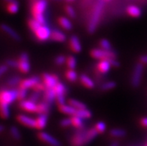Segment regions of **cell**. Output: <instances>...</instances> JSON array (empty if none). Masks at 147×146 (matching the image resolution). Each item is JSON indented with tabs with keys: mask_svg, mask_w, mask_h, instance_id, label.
Instances as JSON below:
<instances>
[{
	"mask_svg": "<svg viewBox=\"0 0 147 146\" xmlns=\"http://www.w3.org/2000/svg\"><path fill=\"white\" fill-rule=\"evenodd\" d=\"M18 100V89H5L0 90V116L2 118L10 117V105Z\"/></svg>",
	"mask_w": 147,
	"mask_h": 146,
	"instance_id": "6da1fadb",
	"label": "cell"
},
{
	"mask_svg": "<svg viewBox=\"0 0 147 146\" xmlns=\"http://www.w3.org/2000/svg\"><path fill=\"white\" fill-rule=\"evenodd\" d=\"M98 134L99 133L95 128L77 129V131L70 139V144L72 146H84L93 141Z\"/></svg>",
	"mask_w": 147,
	"mask_h": 146,
	"instance_id": "7a4b0ae2",
	"label": "cell"
},
{
	"mask_svg": "<svg viewBox=\"0 0 147 146\" xmlns=\"http://www.w3.org/2000/svg\"><path fill=\"white\" fill-rule=\"evenodd\" d=\"M48 7L47 0H35L32 5L31 11L33 18L37 20L41 24L46 25L47 19L45 17L44 13Z\"/></svg>",
	"mask_w": 147,
	"mask_h": 146,
	"instance_id": "3957f363",
	"label": "cell"
},
{
	"mask_svg": "<svg viewBox=\"0 0 147 146\" xmlns=\"http://www.w3.org/2000/svg\"><path fill=\"white\" fill-rule=\"evenodd\" d=\"M104 0H99V2L95 5L91 17H90L89 22H88V31L90 34H93L97 29L103 8H104Z\"/></svg>",
	"mask_w": 147,
	"mask_h": 146,
	"instance_id": "277c9868",
	"label": "cell"
},
{
	"mask_svg": "<svg viewBox=\"0 0 147 146\" xmlns=\"http://www.w3.org/2000/svg\"><path fill=\"white\" fill-rule=\"evenodd\" d=\"M90 55L96 60H111L117 57V54L112 50H105L103 48H93L90 52Z\"/></svg>",
	"mask_w": 147,
	"mask_h": 146,
	"instance_id": "5b68a950",
	"label": "cell"
},
{
	"mask_svg": "<svg viewBox=\"0 0 147 146\" xmlns=\"http://www.w3.org/2000/svg\"><path fill=\"white\" fill-rule=\"evenodd\" d=\"M144 73V64L142 63H138L134 66V70L131 75V85L133 87H138L140 86L142 80V76Z\"/></svg>",
	"mask_w": 147,
	"mask_h": 146,
	"instance_id": "8992f818",
	"label": "cell"
},
{
	"mask_svg": "<svg viewBox=\"0 0 147 146\" xmlns=\"http://www.w3.org/2000/svg\"><path fill=\"white\" fill-rule=\"evenodd\" d=\"M54 90L55 92L56 101L58 102V105H63L66 104V95L67 93V88L65 84L61 82H59L55 87Z\"/></svg>",
	"mask_w": 147,
	"mask_h": 146,
	"instance_id": "52a82bcc",
	"label": "cell"
},
{
	"mask_svg": "<svg viewBox=\"0 0 147 146\" xmlns=\"http://www.w3.org/2000/svg\"><path fill=\"white\" fill-rule=\"evenodd\" d=\"M18 69L22 73H28L31 69V64L29 62V57L27 52H22L18 58Z\"/></svg>",
	"mask_w": 147,
	"mask_h": 146,
	"instance_id": "ba28073f",
	"label": "cell"
},
{
	"mask_svg": "<svg viewBox=\"0 0 147 146\" xmlns=\"http://www.w3.org/2000/svg\"><path fill=\"white\" fill-rule=\"evenodd\" d=\"M35 37L40 42H45L50 39L52 30L47 25H42L37 31L34 32Z\"/></svg>",
	"mask_w": 147,
	"mask_h": 146,
	"instance_id": "9c48e42d",
	"label": "cell"
},
{
	"mask_svg": "<svg viewBox=\"0 0 147 146\" xmlns=\"http://www.w3.org/2000/svg\"><path fill=\"white\" fill-rule=\"evenodd\" d=\"M37 137L42 142L47 143L50 146H61V143L58 139H57L55 137L50 135L49 133H47V132H39Z\"/></svg>",
	"mask_w": 147,
	"mask_h": 146,
	"instance_id": "30bf717a",
	"label": "cell"
},
{
	"mask_svg": "<svg viewBox=\"0 0 147 146\" xmlns=\"http://www.w3.org/2000/svg\"><path fill=\"white\" fill-rule=\"evenodd\" d=\"M42 79L47 88L48 89H54L58 83H59V78L56 75L49 74V73H44L42 75Z\"/></svg>",
	"mask_w": 147,
	"mask_h": 146,
	"instance_id": "8fae6325",
	"label": "cell"
},
{
	"mask_svg": "<svg viewBox=\"0 0 147 146\" xmlns=\"http://www.w3.org/2000/svg\"><path fill=\"white\" fill-rule=\"evenodd\" d=\"M19 106L22 110L28 112L30 113H35L37 111V104L30 99H25L20 101Z\"/></svg>",
	"mask_w": 147,
	"mask_h": 146,
	"instance_id": "7c38bea8",
	"label": "cell"
},
{
	"mask_svg": "<svg viewBox=\"0 0 147 146\" xmlns=\"http://www.w3.org/2000/svg\"><path fill=\"white\" fill-rule=\"evenodd\" d=\"M40 81V78L38 76H32L30 78L22 80L19 85V88H22V89H33L36 84L39 83Z\"/></svg>",
	"mask_w": 147,
	"mask_h": 146,
	"instance_id": "4fadbf2b",
	"label": "cell"
},
{
	"mask_svg": "<svg viewBox=\"0 0 147 146\" xmlns=\"http://www.w3.org/2000/svg\"><path fill=\"white\" fill-rule=\"evenodd\" d=\"M17 119L20 124L31 128H36V118H33L27 115L20 114L17 116Z\"/></svg>",
	"mask_w": 147,
	"mask_h": 146,
	"instance_id": "5bb4252c",
	"label": "cell"
},
{
	"mask_svg": "<svg viewBox=\"0 0 147 146\" xmlns=\"http://www.w3.org/2000/svg\"><path fill=\"white\" fill-rule=\"evenodd\" d=\"M0 28L2 32H5L7 35L9 36L13 40L17 41V42H20L21 40V37L20 34L13 28H11V26H7L6 24H1L0 25Z\"/></svg>",
	"mask_w": 147,
	"mask_h": 146,
	"instance_id": "9a60e30c",
	"label": "cell"
},
{
	"mask_svg": "<svg viewBox=\"0 0 147 146\" xmlns=\"http://www.w3.org/2000/svg\"><path fill=\"white\" fill-rule=\"evenodd\" d=\"M112 67L109 60H101L96 64L97 71L102 75L107 74Z\"/></svg>",
	"mask_w": 147,
	"mask_h": 146,
	"instance_id": "2e32d148",
	"label": "cell"
},
{
	"mask_svg": "<svg viewBox=\"0 0 147 146\" xmlns=\"http://www.w3.org/2000/svg\"><path fill=\"white\" fill-rule=\"evenodd\" d=\"M69 47L74 53H80L82 50L79 38L76 35L71 36L69 38Z\"/></svg>",
	"mask_w": 147,
	"mask_h": 146,
	"instance_id": "e0dca14e",
	"label": "cell"
},
{
	"mask_svg": "<svg viewBox=\"0 0 147 146\" xmlns=\"http://www.w3.org/2000/svg\"><path fill=\"white\" fill-rule=\"evenodd\" d=\"M50 39L52 41H55V42L63 43V42H65L67 40V35L60 30L53 29L52 30Z\"/></svg>",
	"mask_w": 147,
	"mask_h": 146,
	"instance_id": "ac0fdd59",
	"label": "cell"
},
{
	"mask_svg": "<svg viewBox=\"0 0 147 146\" xmlns=\"http://www.w3.org/2000/svg\"><path fill=\"white\" fill-rule=\"evenodd\" d=\"M48 122V114H38L36 118V128L38 130H43L47 127Z\"/></svg>",
	"mask_w": 147,
	"mask_h": 146,
	"instance_id": "d6986e66",
	"label": "cell"
},
{
	"mask_svg": "<svg viewBox=\"0 0 147 146\" xmlns=\"http://www.w3.org/2000/svg\"><path fill=\"white\" fill-rule=\"evenodd\" d=\"M81 83H82V85L85 87L86 88L88 89H93L95 87V82L93 81V80L90 77L85 74L81 75L80 78H79Z\"/></svg>",
	"mask_w": 147,
	"mask_h": 146,
	"instance_id": "ffe728a7",
	"label": "cell"
},
{
	"mask_svg": "<svg viewBox=\"0 0 147 146\" xmlns=\"http://www.w3.org/2000/svg\"><path fill=\"white\" fill-rule=\"evenodd\" d=\"M51 104L43 100L37 104V114H49L50 111Z\"/></svg>",
	"mask_w": 147,
	"mask_h": 146,
	"instance_id": "44dd1931",
	"label": "cell"
},
{
	"mask_svg": "<svg viewBox=\"0 0 147 146\" xmlns=\"http://www.w3.org/2000/svg\"><path fill=\"white\" fill-rule=\"evenodd\" d=\"M59 110L62 113L68 115V116H75L77 111V110L76 109V108H74L73 106H71L69 104H63V105H60Z\"/></svg>",
	"mask_w": 147,
	"mask_h": 146,
	"instance_id": "7402d4cb",
	"label": "cell"
},
{
	"mask_svg": "<svg viewBox=\"0 0 147 146\" xmlns=\"http://www.w3.org/2000/svg\"><path fill=\"white\" fill-rule=\"evenodd\" d=\"M126 13L131 17L138 18L142 14V11L140 7L136 5H129L126 8Z\"/></svg>",
	"mask_w": 147,
	"mask_h": 146,
	"instance_id": "603a6c76",
	"label": "cell"
},
{
	"mask_svg": "<svg viewBox=\"0 0 147 146\" xmlns=\"http://www.w3.org/2000/svg\"><path fill=\"white\" fill-rule=\"evenodd\" d=\"M44 101L52 104L55 101H56V94L54 89H48L47 88L44 92Z\"/></svg>",
	"mask_w": 147,
	"mask_h": 146,
	"instance_id": "cb8c5ba5",
	"label": "cell"
},
{
	"mask_svg": "<svg viewBox=\"0 0 147 146\" xmlns=\"http://www.w3.org/2000/svg\"><path fill=\"white\" fill-rule=\"evenodd\" d=\"M58 21L60 26L66 31H70L73 29V23L69 19L64 17H61L58 18Z\"/></svg>",
	"mask_w": 147,
	"mask_h": 146,
	"instance_id": "d4e9b609",
	"label": "cell"
},
{
	"mask_svg": "<svg viewBox=\"0 0 147 146\" xmlns=\"http://www.w3.org/2000/svg\"><path fill=\"white\" fill-rule=\"evenodd\" d=\"M70 117L72 120V126H73L76 129H82L84 128V122L83 118L76 115Z\"/></svg>",
	"mask_w": 147,
	"mask_h": 146,
	"instance_id": "484cf974",
	"label": "cell"
},
{
	"mask_svg": "<svg viewBox=\"0 0 147 146\" xmlns=\"http://www.w3.org/2000/svg\"><path fill=\"white\" fill-rule=\"evenodd\" d=\"M7 11L10 13H17L19 11V3L17 0H13L12 2L7 3L6 6Z\"/></svg>",
	"mask_w": 147,
	"mask_h": 146,
	"instance_id": "4316f807",
	"label": "cell"
},
{
	"mask_svg": "<svg viewBox=\"0 0 147 146\" xmlns=\"http://www.w3.org/2000/svg\"><path fill=\"white\" fill-rule=\"evenodd\" d=\"M127 133L125 130L121 128H113L111 130L110 135L115 138H123L126 136Z\"/></svg>",
	"mask_w": 147,
	"mask_h": 146,
	"instance_id": "83f0119b",
	"label": "cell"
},
{
	"mask_svg": "<svg viewBox=\"0 0 147 146\" xmlns=\"http://www.w3.org/2000/svg\"><path fill=\"white\" fill-rule=\"evenodd\" d=\"M69 104L76 110H82L87 108V106H86L85 104L83 103L81 101H79V100L75 99V98H71V99H69Z\"/></svg>",
	"mask_w": 147,
	"mask_h": 146,
	"instance_id": "f1b7e54d",
	"label": "cell"
},
{
	"mask_svg": "<svg viewBox=\"0 0 147 146\" xmlns=\"http://www.w3.org/2000/svg\"><path fill=\"white\" fill-rule=\"evenodd\" d=\"M76 116L81 117L83 119H87V118H90L92 117V113L91 111L89 110L88 109H82V110H77Z\"/></svg>",
	"mask_w": 147,
	"mask_h": 146,
	"instance_id": "f546056e",
	"label": "cell"
},
{
	"mask_svg": "<svg viewBox=\"0 0 147 146\" xmlns=\"http://www.w3.org/2000/svg\"><path fill=\"white\" fill-rule=\"evenodd\" d=\"M43 24H41L40 22H38L37 20H35L34 18L29 19L28 20V26L29 27V28L32 30V32H33V33L35 31H37L38 28L40 27Z\"/></svg>",
	"mask_w": 147,
	"mask_h": 146,
	"instance_id": "4dcf8cb0",
	"label": "cell"
},
{
	"mask_svg": "<svg viewBox=\"0 0 147 146\" xmlns=\"http://www.w3.org/2000/svg\"><path fill=\"white\" fill-rule=\"evenodd\" d=\"M65 76L67 79L70 82H75L78 79V73L76 72L75 69H69L66 72Z\"/></svg>",
	"mask_w": 147,
	"mask_h": 146,
	"instance_id": "1f68e13d",
	"label": "cell"
},
{
	"mask_svg": "<svg viewBox=\"0 0 147 146\" xmlns=\"http://www.w3.org/2000/svg\"><path fill=\"white\" fill-rule=\"evenodd\" d=\"M21 81V78L20 76H13V77H11L8 81H7V84L10 87H14L17 85H20V83Z\"/></svg>",
	"mask_w": 147,
	"mask_h": 146,
	"instance_id": "d6a6232c",
	"label": "cell"
},
{
	"mask_svg": "<svg viewBox=\"0 0 147 146\" xmlns=\"http://www.w3.org/2000/svg\"><path fill=\"white\" fill-rule=\"evenodd\" d=\"M116 87H117L116 82L113 81H109L105 82L104 83L102 84V86H101V89L103 91H109L114 89Z\"/></svg>",
	"mask_w": 147,
	"mask_h": 146,
	"instance_id": "836d02e7",
	"label": "cell"
},
{
	"mask_svg": "<svg viewBox=\"0 0 147 146\" xmlns=\"http://www.w3.org/2000/svg\"><path fill=\"white\" fill-rule=\"evenodd\" d=\"M67 66L70 69H75L77 66V59L74 56H69L67 57Z\"/></svg>",
	"mask_w": 147,
	"mask_h": 146,
	"instance_id": "e575fe53",
	"label": "cell"
},
{
	"mask_svg": "<svg viewBox=\"0 0 147 146\" xmlns=\"http://www.w3.org/2000/svg\"><path fill=\"white\" fill-rule=\"evenodd\" d=\"M10 133H11V135L12 136V137L16 140H20L21 139V133L20 132V130L17 127L12 126L10 128Z\"/></svg>",
	"mask_w": 147,
	"mask_h": 146,
	"instance_id": "d590c367",
	"label": "cell"
},
{
	"mask_svg": "<svg viewBox=\"0 0 147 146\" xmlns=\"http://www.w3.org/2000/svg\"><path fill=\"white\" fill-rule=\"evenodd\" d=\"M94 128H96V130L98 133H102L106 131L107 125L104 122H98L96 123Z\"/></svg>",
	"mask_w": 147,
	"mask_h": 146,
	"instance_id": "8d00e7d4",
	"label": "cell"
},
{
	"mask_svg": "<svg viewBox=\"0 0 147 146\" xmlns=\"http://www.w3.org/2000/svg\"><path fill=\"white\" fill-rule=\"evenodd\" d=\"M99 46L105 50H112L111 43L107 39H102L99 41Z\"/></svg>",
	"mask_w": 147,
	"mask_h": 146,
	"instance_id": "74e56055",
	"label": "cell"
},
{
	"mask_svg": "<svg viewBox=\"0 0 147 146\" xmlns=\"http://www.w3.org/2000/svg\"><path fill=\"white\" fill-rule=\"evenodd\" d=\"M27 96H28V89L18 88V100L20 102L26 99Z\"/></svg>",
	"mask_w": 147,
	"mask_h": 146,
	"instance_id": "f35d334b",
	"label": "cell"
},
{
	"mask_svg": "<svg viewBox=\"0 0 147 146\" xmlns=\"http://www.w3.org/2000/svg\"><path fill=\"white\" fill-rule=\"evenodd\" d=\"M41 95H42V94H41L40 92H38V91L34 90L33 93L30 94L28 99L32 100V101H33V102H36V103H37V102L40 100V98Z\"/></svg>",
	"mask_w": 147,
	"mask_h": 146,
	"instance_id": "ab89813d",
	"label": "cell"
},
{
	"mask_svg": "<svg viewBox=\"0 0 147 146\" xmlns=\"http://www.w3.org/2000/svg\"><path fill=\"white\" fill-rule=\"evenodd\" d=\"M65 11L67 14L68 15V17H70V18H75L76 17V11L73 8L72 6L70 5H67L65 7Z\"/></svg>",
	"mask_w": 147,
	"mask_h": 146,
	"instance_id": "60d3db41",
	"label": "cell"
},
{
	"mask_svg": "<svg viewBox=\"0 0 147 146\" xmlns=\"http://www.w3.org/2000/svg\"><path fill=\"white\" fill-rule=\"evenodd\" d=\"M67 62V57L63 55H58L55 58V63L58 66H61Z\"/></svg>",
	"mask_w": 147,
	"mask_h": 146,
	"instance_id": "b9f144b4",
	"label": "cell"
},
{
	"mask_svg": "<svg viewBox=\"0 0 147 146\" xmlns=\"http://www.w3.org/2000/svg\"><path fill=\"white\" fill-rule=\"evenodd\" d=\"M60 125L63 127V128H68L69 126H72L71 117H67V118H64L61 119V122H60Z\"/></svg>",
	"mask_w": 147,
	"mask_h": 146,
	"instance_id": "7bdbcfd3",
	"label": "cell"
},
{
	"mask_svg": "<svg viewBox=\"0 0 147 146\" xmlns=\"http://www.w3.org/2000/svg\"><path fill=\"white\" fill-rule=\"evenodd\" d=\"M47 87L45 85L43 82L42 81H40L39 83H37V84L35 85V87L33 88V90H35V91H38V92H40V93H44L45 90L47 89Z\"/></svg>",
	"mask_w": 147,
	"mask_h": 146,
	"instance_id": "ee69618b",
	"label": "cell"
},
{
	"mask_svg": "<svg viewBox=\"0 0 147 146\" xmlns=\"http://www.w3.org/2000/svg\"><path fill=\"white\" fill-rule=\"evenodd\" d=\"M5 64L11 68H17L18 67V61H15L13 59L7 60Z\"/></svg>",
	"mask_w": 147,
	"mask_h": 146,
	"instance_id": "f6af8a7d",
	"label": "cell"
},
{
	"mask_svg": "<svg viewBox=\"0 0 147 146\" xmlns=\"http://www.w3.org/2000/svg\"><path fill=\"white\" fill-rule=\"evenodd\" d=\"M8 69V67L6 64L0 65V77H2Z\"/></svg>",
	"mask_w": 147,
	"mask_h": 146,
	"instance_id": "bcb514c9",
	"label": "cell"
},
{
	"mask_svg": "<svg viewBox=\"0 0 147 146\" xmlns=\"http://www.w3.org/2000/svg\"><path fill=\"white\" fill-rule=\"evenodd\" d=\"M111 63V66L114 67H119L120 66V63H119V61L117 60L116 59V58H113V59H111L109 60Z\"/></svg>",
	"mask_w": 147,
	"mask_h": 146,
	"instance_id": "7dc6e473",
	"label": "cell"
},
{
	"mask_svg": "<svg viewBox=\"0 0 147 146\" xmlns=\"http://www.w3.org/2000/svg\"><path fill=\"white\" fill-rule=\"evenodd\" d=\"M140 124L142 126L147 128V117H144L140 119Z\"/></svg>",
	"mask_w": 147,
	"mask_h": 146,
	"instance_id": "c3c4849f",
	"label": "cell"
},
{
	"mask_svg": "<svg viewBox=\"0 0 147 146\" xmlns=\"http://www.w3.org/2000/svg\"><path fill=\"white\" fill-rule=\"evenodd\" d=\"M140 62L143 64H147V55H143L140 57Z\"/></svg>",
	"mask_w": 147,
	"mask_h": 146,
	"instance_id": "681fc988",
	"label": "cell"
},
{
	"mask_svg": "<svg viewBox=\"0 0 147 146\" xmlns=\"http://www.w3.org/2000/svg\"><path fill=\"white\" fill-rule=\"evenodd\" d=\"M110 146H119V143L117 142H114Z\"/></svg>",
	"mask_w": 147,
	"mask_h": 146,
	"instance_id": "f907efd6",
	"label": "cell"
},
{
	"mask_svg": "<svg viewBox=\"0 0 147 146\" xmlns=\"http://www.w3.org/2000/svg\"><path fill=\"white\" fill-rule=\"evenodd\" d=\"M4 129H5L4 126L2 125V124H0V133H2V132L4 131Z\"/></svg>",
	"mask_w": 147,
	"mask_h": 146,
	"instance_id": "816d5d0a",
	"label": "cell"
},
{
	"mask_svg": "<svg viewBox=\"0 0 147 146\" xmlns=\"http://www.w3.org/2000/svg\"><path fill=\"white\" fill-rule=\"evenodd\" d=\"M73 1H75V0H66V2H73Z\"/></svg>",
	"mask_w": 147,
	"mask_h": 146,
	"instance_id": "f5cc1de1",
	"label": "cell"
},
{
	"mask_svg": "<svg viewBox=\"0 0 147 146\" xmlns=\"http://www.w3.org/2000/svg\"><path fill=\"white\" fill-rule=\"evenodd\" d=\"M104 1H105V2H109V1H111V0H104Z\"/></svg>",
	"mask_w": 147,
	"mask_h": 146,
	"instance_id": "db71d44e",
	"label": "cell"
},
{
	"mask_svg": "<svg viewBox=\"0 0 147 146\" xmlns=\"http://www.w3.org/2000/svg\"><path fill=\"white\" fill-rule=\"evenodd\" d=\"M55 1H61V0H55Z\"/></svg>",
	"mask_w": 147,
	"mask_h": 146,
	"instance_id": "11a10c76",
	"label": "cell"
},
{
	"mask_svg": "<svg viewBox=\"0 0 147 146\" xmlns=\"http://www.w3.org/2000/svg\"><path fill=\"white\" fill-rule=\"evenodd\" d=\"M145 146H147V144H146V145H145Z\"/></svg>",
	"mask_w": 147,
	"mask_h": 146,
	"instance_id": "9f6ffc18",
	"label": "cell"
}]
</instances>
